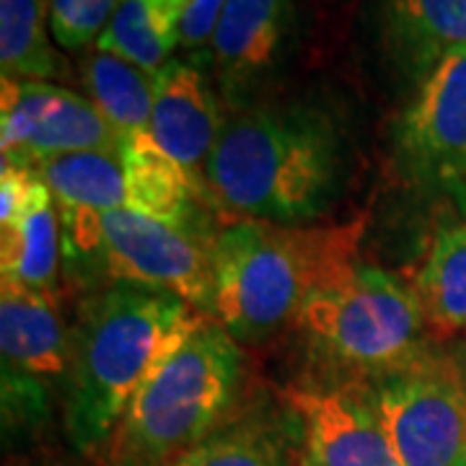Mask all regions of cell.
<instances>
[{
  "instance_id": "obj_22",
  "label": "cell",
  "mask_w": 466,
  "mask_h": 466,
  "mask_svg": "<svg viewBox=\"0 0 466 466\" xmlns=\"http://www.w3.org/2000/svg\"><path fill=\"white\" fill-rule=\"evenodd\" d=\"M50 0H0V70L3 78L47 81L66 76V60L47 34Z\"/></svg>"
},
{
  "instance_id": "obj_10",
  "label": "cell",
  "mask_w": 466,
  "mask_h": 466,
  "mask_svg": "<svg viewBox=\"0 0 466 466\" xmlns=\"http://www.w3.org/2000/svg\"><path fill=\"white\" fill-rule=\"evenodd\" d=\"M397 158L417 184H466V50L441 57L397 122Z\"/></svg>"
},
{
  "instance_id": "obj_13",
  "label": "cell",
  "mask_w": 466,
  "mask_h": 466,
  "mask_svg": "<svg viewBox=\"0 0 466 466\" xmlns=\"http://www.w3.org/2000/svg\"><path fill=\"white\" fill-rule=\"evenodd\" d=\"M290 32V0H228L213 34V73L226 104L249 101L278 67Z\"/></svg>"
},
{
  "instance_id": "obj_12",
  "label": "cell",
  "mask_w": 466,
  "mask_h": 466,
  "mask_svg": "<svg viewBox=\"0 0 466 466\" xmlns=\"http://www.w3.org/2000/svg\"><path fill=\"white\" fill-rule=\"evenodd\" d=\"M226 127L216 88L200 63L171 60L156 73L150 137L205 192V168Z\"/></svg>"
},
{
  "instance_id": "obj_18",
  "label": "cell",
  "mask_w": 466,
  "mask_h": 466,
  "mask_svg": "<svg viewBox=\"0 0 466 466\" xmlns=\"http://www.w3.org/2000/svg\"><path fill=\"white\" fill-rule=\"evenodd\" d=\"M34 174L50 189L57 210L109 213L127 208L125 168L119 153H67L39 164Z\"/></svg>"
},
{
  "instance_id": "obj_25",
  "label": "cell",
  "mask_w": 466,
  "mask_h": 466,
  "mask_svg": "<svg viewBox=\"0 0 466 466\" xmlns=\"http://www.w3.org/2000/svg\"><path fill=\"white\" fill-rule=\"evenodd\" d=\"M45 182L26 168L3 167L0 171V228L14 226L29 210L34 198L42 192Z\"/></svg>"
},
{
  "instance_id": "obj_20",
  "label": "cell",
  "mask_w": 466,
  "mask_h": 466,
  "mask_svg": "<svg viewBox=\"0 0 466 466\" xmlns=\"http://www.w3.org/2000/svg\"><path fill=\"white\" fill-rule=\"evenodd\" d=\"M412 290L433 342L466 327V220L435 238L425 265L412 280Z\"/></svg>"
},
{
  "instance_id": "obj_27",
  "label": "cell",
  "mask_w": 466,
  "mask_h": 466,
  "mask_svg": "<svg viewBox=\"0 0 466 466\" xmlns=\"http://www.w3.org/2000/svg\"><path fill=\"white\" fill-rule=\"evenodd\" d=\"M464 355H466V352H464Z\"/></svg>"
},
{
  "instance_id": "obj_9",
  "label": "cell",
  "mask_w": 466,
  "mask_h": 466,
  "mask_svg": "<svg viewBox=\"0 0 466 466\" xmlns=\"http://www.w3.org/2000/svg\"><path fill=\"white\" fill-rule=\"evenodd\" d=\"M3 167L34 171L67 153H119V137L94 101L45 81L3 78Z\"/></svg>"
},
{
  "instance_id": "obj_19",
  "label": "cell",
  "mask_w": 466,
  "mask_h": 466,
  "mask_svg": "<svg viewBox=\"0 0 466 466\" xmlns=\"http://www.w3.org/2000/svg\"><path fill=\"white\" fill-rule=\"evenodd\" d=\"M182 5L184 0H122L96 50L112 52L156 76L179 47Z\"/></svg>"
},
{
  "instance_id": "obj_11",
  "label": "cell",
  "mask_w": 466,
  "mask_h": 466,
  "mask_svg": "<svg viewBox=\"0 0 466 466\" xmlns=\"http://www.w3.org/2000/svg\"><path fill=\"white\" fill-rule=\"evenodd\" d=\"M283 400L300 420L299 466H400L366 381H300Z\"/></svg>"
},
{
  "instance_id": "obj_21",
  "label": "cell",
  "mask_w": 466,
  "mask_h": 466,
  "mask_svg": "<svg viewBox=\"0 0 466 466\" xmlns=\"http://www.w3.org/2000/svg\"><path fill=\"white\" fill-rule=\"evenodd\" d=\"M84 86L94 106L119 140L150 133L156 76L112 52H91L84 60Z\"/></svg>"
},
{
  "instance_id": "obj_24",
  "label": "cell",
  "mask_w": 466,
  "mask_h": 466,
  "mask_svg": "<svg viewBox=\"0 0 466 466\" xmlns=\"http://www.w3.org/2000/svg\"><path fill=\"white\" fill-rule=\"evenodd\" d=\"M228 0H184L182 21H179V47L187 55L205 57L213 45L218 21L226 11Z\"/></svg>"
},
{
  "instance_id": "obj_6",
  "label": "cell",
  "mask_w": 466,
  "mask_h": 466,
  "mask_svg": "<svg viewBox=\"0 0 466 466\" xmlns=\"http://www.w3.org/2000/svg\"><path fill=\"white\" fill-rule=\"evenodd\" d=\"M57 218L70 278L94 283V290L116 283L168 290L210 317L218 233L177 228L133 210H57Z\"/></svg>"
},
{
  "instance_id": "obj_8",
  "label": "cell",
  "mask_w": 466,
  "mask_h": 466,
  "mask_svg": "<svg viewBox=\"0 0 466 466\" xmlns=\"http://www.w3.org/2000/svg\"><path fill=\"white\" fill-rule=\"evenodd\" d=\"M73 334L55 309V299L0 283V355L5 425L45 420L50 397L70 373Z\"/></svg>"
},
{
  "instance_id": "obj_15",
  "label": "cell",
  "mask_w": 466,
  "mask_h": 466,
  "mask_svg": "<svg viewBox=\"0 0 466 466\" xmlns=\"http://www.w3.org/2000/svg\"><path fill=\"white\" fill-rule=\"evenodd\" d=\"M119 158L127 189L125 210L177 228L210 231L205 226V210H200V202H208V195L171 156L158 148L150 133L119 140Z\"/></svg>"
},
{
  "instance_id": "obj_26",
  "label": "cell",
  "mask_w": 466,
  "mask_h": 466,
  "mask_svg": "<svg viewBox=\"0 0 466 466\" xmlns=\"http://www.w3.org/2000/svg\"><path fill=\"white\" fill-rule=\"evenodd\" d=\"M456 466H466V453L459 459V461H456Z\"/></svg>"
},
{
  "instance_id": "obj_5",
  "label": "cell",
  "mask_w": 466,
  "mask_h": 466,
  "mask_svg": "<svg viewBox=\"0 0 466 466\" xmlns=\"http://www.w3.org/2000/svg\"><path fill=\"white\" fill-rule=\"evenodd\" d=\"M290 329L319 381H368L433 342L412 285L360 262L303 300Z\"/></svg>"
},
{
  "instance_id": "obj_2",
  "label": "cell",
  "mask_w": 466,
  "mask_h": 466,
  "mask_svg": "<svg viewBox=\"0 0 466 466\" xmlns=\"http://www.w3.org/2000/svg\"><path fill=\"white\" fill-rule=\"evenodd\" d=\"M187 300L146 285L91 290L70 329L66 431L81 453L106 449L140 386L208 321Z\"/></svg>"
},
{
  "instance_id": "obj_3",
  "label": "cell",
  "mask_w": 466,
  "mask_h": 466,
  "mask_svg": "<svg viewBox=\"0 0 466 466\" xmlns=\"http://www.w3.org/2000/svg\"><path fill=\"white\" fill-rule=\"evenodd\" d=\"M363 223L283 226L233 220L213 244V311L236 342H262L290 327L303 300L358 265Z\"/></svg>"
},
{
  "instance_id": "obj_1",
  "label": "cell",
  "mask_w": 466,
  "mask_h": 466,
  "mask_svg": "<svg viewBox=\"0 0 466 466\" xmlns=\"http://www.w3.org/2000/svg\"><path fill=\"white\" fill-rule=\"evenodd\" d=\"M342 140L314 106H247L218 137L205 195L223 218L309 226L339 198Z\"/></svg>"
},
{
  "instance_id": "obj_17",
  "label": "cell",
  "mask_w": 466,
  "mask_h": 466,
  "mask_svg": "<svg viewBox=\"0 0 466 466\" xmlns=\"http://www.w3.org/2000/svg\"><path fill=\"white\" fill-rule=\"evenodd\" d=\"M60 254V218L50 189L42 187L29 210L14 226L0 228V283L55 299Z\"/></svg>"
},
{
  "instance_id": "obj_14",
  "label": "cell",
  "mask_w": 466,
  "mask_h": 466,
  "mask_svg": "<svg viewBox=\"0 0 466 466\" xmlns=\"http://www.w3.org/2000/svg\"><path fill=\"white\" fill-rule=\"evenodd\" d=\"M300 420L280 397L251 394L167 466H299Z\"/></svg>"
},
{
  "instance_id": "obj_7",
  "label": "cell",
  "mask_w": 466,
  "mask_h": 466,
  "mask_svg": "<svg viewBox=\"0 0 466 466\" xmlns=\"http://www.w3.org/2000/svg\"><path fill=\"white\" fill-rule=\"evenodd\" d=\"M368 391L400 466H456L466 453V355L428 342Z\"/></svg>"
},
{
  "instance_id": "obj_16",
  "label": "cell",
  "mask_w": 466,
  "mask_h": 466,
  "mask_svg": "<svg viewBox=\"0 0 466 466\" xmlns=\"http://www.w3.org/2000/svg\"><path fill=\"white\" fill-rule=\"evenodd\" d=\"M386 42L404 70L425 76L466 50V0H386Z\"/></svg>"
},
{
  "instance_id": "obj_4",
  "label": "cell",
  "mask_w": 466,
  "mask_h": 466,
  "mask_svg": "<svg viewBox=\"0 0 466 466\" xmlns=\"http://www.w3.org/2000/svg\"><path fill=\"white\" fill-rule=\"evenodd\" d=\"M247 360L210 317L140 386L109 438L106 466H167L244 401Z\"/></svg>"
},
{
  "instance_id": "obj_23",
  "label": "cell",
  "mask_w": 466,
  "mask_h": 466,
  "mask_svg": "<svg viewBox=\"0 0 466 466\" xmlns=\"http://www.w3.org/2000/svg\"><path fill=\"white\" fill-rule=\"evenodd\" d=\"M122 0H50V26L63 50H86L99 42Z\"/></svg>"
}]
</instances>
